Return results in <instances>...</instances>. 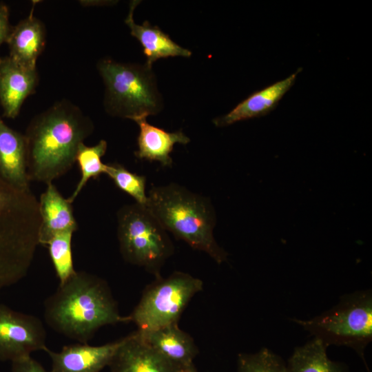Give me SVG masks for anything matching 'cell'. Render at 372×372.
Masks as SVG:
<instances>
[{
  "instance_id": "1",
  "label": "cell",
  "mask_w": 372,
  "mask_h": 372,
  "mask_svg": "<svg viewBox=\"0 0 372 372\" xmlns=\"http://www.w3.org/2000/svg\"><path fill=\"white\" fill-rule=\"evenodd\" d=\"M93 131L91 118L67 99L37 114L24 134L30 181L48 184L67 173L80 145Z\"/></svg>"
},
{
  "instance_id": "2",
  "label": "cell",
  "mask_w": 372,
  "mask_h": 372,
  "mask_svg": "<svg viewBox=\"0 0 372 372\" xmlns=\"http://www.w3.org/2000/svg\"><path fill=\"white\" fill-rule=\"evenodd\" d=\"M44 318L57 333L87 343L102 327L130 322L120 315L107 283L102 278L76 271L44 302Z\"/></svg>"
},
{
  "instance_id": "3",
  "label": "cell",
  "mask_w": 372,
  "mask_h": 372,
  "mask_svg": "<svg viewBox=\"0 0 372 372\" xmlns=\"http://www.w3.org/2000/svg\"><path fill=\"white\" fill-rule=\"evenodd\" d=\"M146 207L176 238L206 253L218 264L227 260L228 254L214 236L216 216L209 198L171 183L153 186L147 193Z\"/></svg>"
},
{
  "instance_id": "4",
  "label": "cell",
  "mask_w": 372,
  "mask_h": 372,
  "mask_svg": "<svg viewBox=\"0 0 372 372\" xmlns=\"http://www.w3.org/2000/svg\"><path fill=\"white\" fill-rule=\"evenodd\" d=\"M39 200L0 175V289L28 273L39 243Z\"/></svg>"
},
{
  "instance_id": "5",
  "label": "cell",
  "mask_w": 372,
  "mask_h": 372,
  "mask_svg": "<svg viewBox=\"0 0 372 372\" xmlns=\"http://www.w3.org/2000/svg\"><path fill=\"white\" fill-rule=\"evenodd\" d=\"M97 70L105 86L103 103L109 114L134 121L161 110L152 68L102 59Z\"/></svg>"
},
{
  "instance_id": "6",
  "label": "cell",
  "mask_w": 372,
  "mask_h": 372,
  "mask_svg": "<svg viewBox=\"0 0 372 372\" xmlns=\"http://www.w3.org/2000/svg\"><path fill=\"white\" fill-rule=\"evenodd\" d=\"M327 347L345 346L364 359L366 347L372 340V293L371 290L342 296L329 310L309 320H292Z\"/></svg>"
},
{
  "instance_id": "7",
  "label": "cell",
  "mask_w": 372,
  "mask_h": 372,
  "mask_svg": "<svg viewBox=\"0 0 372 372\" xmlns=\"http://www.w3.org/2000/svg\"><path fill=\"white\" fill-rule=\"evenodd\" d=\"M117 237L123 259L159 276L174 252L173 244L159 221L146 206L125 205L117 212Z\"/></svg>"
},
{
  "instance_id": "8",
  "label": "cell",
  "mask_w": 372,
  "mask_h": 372,
  "mask_svg": "<svg viewBox=\"0 0 372 372\" xmlns=\"http://www.w3.org/2000/svg\"><path fill=\"white\" fill-rule=\"evenodd\" d=\"M203 281L188 273L176 271L158 280L143 292L131 315L130 322L145 333L178 320L194 296L202 290Z\"/></svg>"
},
{
  "instance_id": "9",
  "label": "cell",
  "mask_w": 372,
  "mask_h": 372,
  "mask_svg": "<svg viewBox=\"0 0 372 372\" xmlns=\"http://www.w3.org/2000/svg\"><path fill=\"white\" fill-rule=\"evenodd\" d=\"M47 333L42 321L0 304V360L11 362L46 351Z\"/></svg>"
},
{
  "instance_id": "10",
  "label": "cell",
  "mask_w": 372,
  "mask_h": 372,
  "mask_svg": "<svg viewBox=\"0 0 372 372\" xmlns=\"http://www.w3.org/2000/svg\"><path fill=\"white\" fill-rule=\"evenodd\" d=\"M123 338L100 346L79 343L63 346L61 351H45L51 360L50 372H100L109 366Z\"/></svg>"
},
{
  "instance_id": "11",
  "label": "cell",
  "mask_w": 372,
  "mask_h": 372,
  "mask_svg": "<svg viewBox=\"0 0 372 372\" xmlns=\"http://www.w3.org/2000/svg\"><path fill=\"white\" fill-rule=\"evenodd\" d=\"M39 83L37 68L24 67L9 56L0 59V104L3 116L15 118L28 96Z\"/></svg>"
},
{
  "instance_id": "12",
  "label": "cell",
  "mask_w": 372,
  "mask_h": 372,
  "mask_svg": "<svg viewBox=\"0 0 372 372\" xmlns=\"http://www.w3.org/2000/svg\"><path fill=\"white\" fill-rule=\"evenodd\" d=\"M108 366L111 372L176 371V366L146 343L137 331L123 338Z\"/></svg>"
},
{
  "instance_id": "13",
  "label": "cell",
  "mask_w": 372,
  "mask_h": 372,
  "mask_svg": "<svg viewBox=\"0 0 372 372\" xmlns=\"http://www.w3.org/2000/svg\"><path fill=\"white\" fill-rule=\"evenodd\" d=\"M301 70L302 68H299L287 78L255 92L227 114L214 118V124L217 127H225L238 121L262 116L270 113L293 85Z\"/></svg>"
},
{
  "instance_id": "14",
  "label": "cell",
  "mask_w": 372,
  "mask_h": 372,
  "mask_svg": "<svg viewBox=\"0 0 372 372\" xmlns=\"http://www.w3.org/2000/svg\"><path fill=\"white\" fill-rule=\"evenodd\" d=\"M0 175L14 187L31 191L27 172L25 135L8 127L1 116Z\"/></svg>"
},
{
  "instance_id": "15",
  "label": "cell",
  "mask_w": 372,
  "mask_h": 372,
  "mask_svg": "<svg viewBox=\"0 0 372 372\" xmlns=\"http://www.w3.org/2000/svg\"><path fill=\"white\" fill-rule=\"evenodd\" d=\"M39 208L41 219L39 245H47L59 233L77 229L71 203L63 198L52 183L47 184L46 189L41 195Z\"/></svg>"
},
{
  "instance_id": "16",
  "label": "cell",
  "mask_w": 372,
  "mask_h": 372,
  "mask_svg": "<svg viewBox=\"0 0 372 372\" xmlns=\"http://www.w3.org/2000/svg\"><path fill=\"white\" fill-rule=\"evenodd\" d=\"M32 8L26 18L12 26L6 43L12 60L24 67L37 68V59L45 48L46 30L44 23L33 15L34 6Z\"/></svg>"
},
{
  "instance_id": "17",
  "label": "cell",
  "mask_w": 372,
  "mask_h": 372,
  "mask_svg": "<svg viewBox=\"0 0 372 372\" xmlns=\"http://www.w3.org/2000/svg\"><path fill=\"white\" fill-rule=\"evenodd\" d=\"M145 116L134 121L139 127L137 139L138 149L134 152L136 158L149 161H158L163 167H171L173 164L170 156L176 143L187 144L190 139L182 131L169 132L150 125Z\"/></svg>"
},
{
  "instance_id": "18",
  "label": "cell",
  "mask_w": 372,
  "mask_h": 372,
  "mask_svg": "<svg viewBox=\"0 0 372 372\" xmlns=\"http://www.w3.org/2000/svg\"><path fill=\"white\" fill-rule=\"evenodd\" d=\"M136 331L146 343L176 367L193 364L198 354L194 340L178 327V323L145 333Z\"/></svg>"
},
{
  "instance_id": "19",
  "label": "cell",
  "mask_w": 372,
  "mask_h": 372,
  "mask_svg": "<svg viewBox=\"0 0 372 372\" xmlns=\"http://www.w3.org/2000/svg\"><path fill=\"white\" fill-rule=\"evenodd\" d=\"M139 2L140 1H131L125 23L129 27L131 35L135 37L143 48L147 58L145 64L152 68L154 62L162 58L190 56L191 51L178 45L157 26H152L148 21H145L142 25L134 22L133 13Z\"/></svg>"
},
{
  "instance_id": "20",
  "label": "cell",
  "mask_w": 372,
  "mask_h": 372,
  "mask_svg": "<svg viewBox=\"0 0 372 372\" xmlns=\"http://www.w3.org/2000/svg\"><path fill=\"white\" fill-rule=\"evenodd\" d=\"M327 348L316 338L296 347L288 360V372H347L344 364L329 358Z\"/></svg>"
},
{
  "instance_id": "21",
  "label": "cell",
  "mask_w": 372,
  "mask_h": 372,
  "mask_svg": "<svg viewBox=\"0 0 372 372\" xmlns=\"http://www.w3.org/2000/svg\"><path fill=\"white\" fill-rule=\"evenodd\" d=\"M107 142L101 140L94 146H87L81 143L79 147L76 162H77L81 172V177L76 188L68 198L70 203H72L85 187L90 178H97L101 174H105L106 164L103 163L101 158L106 152Z\"/></svg>"
},
{
  "instance_id": "22",
  "label": "cell",
  "mask_w": 372,
  "mask_h": 372,
  "mask_svg": "<svg viewBox=\"0 0 372 372\" xmlns=\"http://www.w3.org/2000/svg\"><path fill=\"white\" fill-rule=\"evenodd\" d=\"M73 231H65L56 234L47 246L56 274L62 284L76 271L74 270L72 254Z\"/></svg>"
},
{
  "instance_id": "23",
  "label": "cell",
  "mask_w": 372,
  "mask_h": 372,
  "mask_svg": "<svg viewBox=\"0 0 372 372\" xmlns=\"http://www.w3.org/2000/svg\"><path fill=\"white\" fill-rule=\"evenodd\" d=\"M105 174L114 181L119 189L132 196L135 203L146 206L147 194L145 176L132 173L123 165L116 163L106 164Z\"/></svg>"
},
{
  "instance_id": "24",
  "label": "cell",
  "mask_w": 372,
  "mask_h": 372,
  "mask_svg": "<svg viewBox=\"0 0 372 372\" xmlns=\"http://www.w3.org/2000/svg\"><path fill=\"white\" fill-rule=\"evenodd\" d=\"M238 372H288L283 360L267 348L255 353H240Z\"/></svg>"
},
{
  "instance_id": "25",
  "label": "cell",
  "mask_w": 372,
  "mask_h": 372,
  "mask_svg": "<svg viewBox=\"0 0 372 372\" xmlns=\"http://www.w3.org/2000/svg\"><path fill=\"white\" fill-rule=\"evenodd\" d=\"M11 372H48L44 367L31 355L12 362Z\"/></svg>"
},
{
  "instance_id": "26",
  "label": "cell",
  "mask_w": 372,
  "mask_h": 372,
  "mask_svg": "<svg viewBox=\"0 0 372 372\" xmlns=\"http://www.w3.org/2000/svg\"><path fill=\"white\" fill-rule=\"evenodd\" d=\"M9 14L8 7L0 2V46L7 41L12 29L9 22ZM1 58L0 56V59Z\"/></svg>"
},
{
  "instance_id": "27",
  "label": "cell",
  "mask_w": 372,
  "mask_h": 372,
  "mask_svg": "<svg viewBox=\"0 0 372 372\" xmlns=\"http://www.w3.org/2000/svg\"><path fill=\"white\" fill-rule=\"evenodd\" d=\"M176 372H198L194 364L176 367Z\"/></svg>"
}]
</instances>
